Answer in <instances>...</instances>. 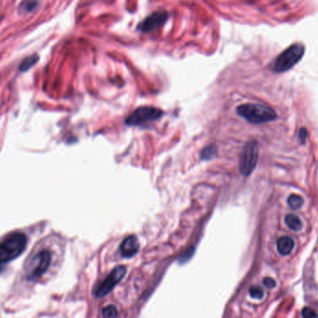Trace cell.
Instances as JSON below:
<instances>
[{
	"instance_id": "1",
	"label": "cell",
	"mask_w": 318,
	"mask_h": 318,
	"mask_svg": "<svg viewBox=\"0 0 318 318\" xmlns=\"http://www.w3.org/2000/svg\"><path fill=\"white\" fill-rule=\"evenodd\" d=\"M27 237L22 233H12L0 241V263L16 259L24 251Z\"/></svg>"
},
{
	"instance_id": "2",
	"label": "cell",
	"mask_w": 318,
	"mask_h": 318,
	"mask_svg": "<svg viewBox=\"0 0 318 318\" xmlns=\"http://www.w3.org/2000/svg\"><path fill=\"white\" fill-rule=\"evenodd\" d=\"M236 111L239 116L244 117L249 122L255 124L269 122L276 119L277 116L273 108L262 105L247 104L238 106Z\"/></svg>"
},
{
	"instance_id": "3",
	"label": "cell",
	"mask_w": 318,
	"mask_h": 318,
	"mask_svg": "<svg viewBox=\"0 0 318 318\" xmlns=\"http://www.w3.org/2000/svg\"><path fill=\"white\" fill-rule=\"evenodd\" d=\"M304 54V47L301 44H294L283 51L274 64V71L286 72L293 67Z\"/></svg>"
},
{
	"instance_id": "4",
	"label": "cell",
	"mask_w": 318,
	"mask_h": 318,
	"mask_svg": "<svg viewBox=\"0 0 318 318\" xmlns=\"http://www.w3.org/2000/svg\"><path fill=\"white\" fill-rule=\"evenodd\" d=\"M51 261V254L48 250L40 251L30 260L26 267V275L30 280L39 279L48 270Z\"/></svg>"
},
{
	"instance_id": "5",
	"label": "cell",
	"mask_w": 318,
	"mask_h": 318,
	"mask_svg": "<svg viewBox=\"0 0 318 318\" xmlns=\"http://www.w3.org/2000/svg\"><path fill=\"white\" fill-rule=\"evenodd\" d=\"M259 159V146L256 142H250L243 148L239 169L243 175L249 176L255 170Z\"/></svg>"
},
{
	"instance_id": "6",
	"label": "cell",
	"mask_w": 318,
	"mask_h": 318,
	"mask_svg": "<svg viewBox=\"0 0 318 318\" xmlns=\"http://www.w3.org/2000/svg\"><path fill=\"white\" fill-rule=\"evenodd\" d=\"M163 115V112L154 107H140L133 111L126 119L127 125L141 126L157 120Z\"/></svg>"
},
{
	"instance_id": "7",
	"label": "cell",
	"mask_w": 318,
	"mask_h": 318,
	"mask_svg": "<svg viewBox=\"0 0 318 318\" xmlns=\"http://www.w3.org/2000/svg\"><path fill=\"white\" fill-rule=\"evenodd\" d=\"M126 272L127 270L124 266H117L112 271L108 277L98 287L96 290L97 297L103 298L110 293L114 287L118 284V282L125 276Z\"/></svg>"
},
{
	"instance_id": "8",
	"label": "cell",
	"mask_w": 318,
	"mask_h": 318,
	"mask_svg": "<svg viewBox=\"0 0 318 318\" xmlns=\"http://www.w3.org/2000/svg\"><path fill=\"white\" fill-rule=\"evenodd\" d=\"M166 20H167V13H165V12L154 13L144 21L141 23L139 28L144 32H149V31L160 27L164 23Z\"/></svg>"
},
{
	"instance_id": "9",
	"label": "cell",
	"mask_w": 318,
	"mask_h": 318,
	"mask_svg": "<svg viewBox=\"0 0 318 318\" xmlns=\"http://www.w3.org/2000/svg\"><path fill=\"white\" fill-rule=\"evenodd\" d=\"M139 241L135 235H129L120 245L121 254L126 258H131L139 251Z\"/></svg>"
},
{
	"instance_id": "10",
	"label": "cell",
	"mask_w": 318,
	"mask_h": 318,
	"mask_svg": "<svg viewBox=\"0 0 318 318\" xmlns=\"http://www.w3.org/2000/svg\"><path fill=\"white\" fill-rule=\"evenodd\" d=\"M294 246H295V242L293 240V238L289 236H282L276 243L277 251L280 254L285 256L291 253V251L294 249Z\"/></svg>"
},
{
	"instance_id": "11",
	"label": "cell",
	"mask_w": 318,
	"mask_h": 318,
	"mask_svg": "<svg viewBox=\"0 0 318 318\" xmlns=\"http://www.w3.org/2000/svg\"><path fill=\"white\" fill-rule=\"evenodd\" d=\"M287 226L292 231H299L302 229V222L299 217L295 214H289L285 218Z\"/></svg>"
},
{
	"instance_id": "12",
	"label": "cell",
	"mask_w": 318,
	"mask_h": 318,
	"mask_svg": "<svg viewBox=\"0 0 318 318\" xmlns=\"http://www.w3.org/2000/svg\"><path fill=\"white\" fill-rule=\"evenodd\" d=\"M304 200L298 194H291L288 199V204L292 210H299L303 206Z\"/></svg>"
},
{
	"instance_id": "13",
	"label": "cell",
	"mask_w": 318,
	"mask_h": 318,
	"mask_svg": "<svg viewBox=\"0 0 318 318\" xmlns=\"http://www.w3.org/2000/svg\"><path fill=\"white\" fill-rule=\"evenodd\" d=\"M39 61V56L38 55H32L28 58L25 59L20 65V70L21 71H26L29 68L32 67L34 64H37V62Z\"/></svg>"
},
{
	"instance_id": "14",
	"label": "cell",
	"mask_w": 318,
	"mask_h": 318,
	"mask_svg": "<svg viewBox=\"0 0 318 318\" xmlns=\"http://www.w3.org/2000/svg\"><path fill=\"white\" fill-rule=\"evenodd\" d=\"M38 0H23L20 6V9L24 12H31L38 6Z\"/></svg>"
},
{
	"instance_id": "15",
	"label": "cell",
	"mask_w": 318,
	"mask_h": 318,
	"mask_svg": "<svg viewBox=\"0 0 318 318\" xmlns=\"http://www.w3.org/2000/svg\"><path fill=\"white\" fill-rule=\"evenodd\" d=\"M216 154V147L214 145H210L203 149L201 152V158L203 160H209Z\"/></svg>"
},
{
	"instance_id": "16",
	"label": "cell",
	"mask_w": 318,
	"mask_h": 318,
	"mask_svg": "<svg viewBox=\"0 0 318 318\" xmlns=\"http://www.w3.org/2000/svg\"><path fill=\"white\" fill-rule=\"evenodd\" d=\"M103 318H117V310L114 305H108L103 309Z\"/></svg>"
},
{
	"instance_id": "17",
	"label": "cell",
	"mask_w": 318,
	"mask_h": 318,
	"mask_svg": "<svg viewBox=\"0 0 318 318\" xmlns=\"http://www.w3.org/2000/svg\"><path fill=\"white\" fill-rule=\"evenodd\" d=\"M250 295H251V298H253V299H262L263 295H264V292L260 287L254 286V287H251V289H250Z\"/></svg>"
},
{
	"instance_id": "18",
	"label": "cell",
	"mask_w": 318,
	"mask_h": 318,
	"mask_svg": "<svg viewBox=\"0 0 318 318\" xmlns=\"http://www.w3.org/2000/svg\"><path fill=\"white\" fill-rule=\"evenodd\" d=\"M302 318H318V315L317 314V312H315L313 309L305 307L302 310Z\"/></svg>"
},
{
	"instance_id": "19",
	"label": "cell",
	"mask_w": 318,
	"mask_h": 318,
	"mask_svg": "<svg viewBox=\"0 0 318 318\" xmlns=\"http://www.w3.org/2000/svg\"><path fill=\"white\" fill-rule=\"evenodd\" d=\"M193 248L192 247V248H190L188 251H186L185 253H184V255L183 256H182V258L180 259V261L181 262H184V261H186V260H189L190 258H191V256L193 255Z\"/></svg>"
},
{
	"instance_id": "20",
	"label": "cell",
	"mask_w": 318,
	"mask_h": 318,
	"mask_svg": "<svg viewBox=\"0 0 318 318\" xmlns=\"http://www.w3.org/2000/svg\"><path fill=\"white\" fill-rule=\"evenodd\" d=\"M263 283L268 289H273L276 287V281L271 277H265L263 279Z\"/></svg>"
},
{
	"instance_id": "21",
	"label": "cell",
	"mask_w": 318,
	"mask_h": 318,
	"mask_svg": "<svg viewBox=\"0 0 318 318\" xmlns=\"http://www.w3.org/2000/svg\"><path fill=\"white\" fill-rule=\"evenodd\" d=\"M306 136H307V132H306L305 128H301V130H300V132H299V137H300V139H301V143H304V142H305Z\"/></svg>"
}]
</instances>
